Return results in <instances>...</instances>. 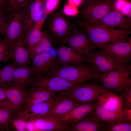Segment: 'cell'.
Segmentation results:
<instances>
[{
    "mask_svg": "<svg viewBox=\"0 0 131 131\" xmlns=\"http://www.w3.org/2000/svg\"><path fill=\"white\" fill-rule=\"evenodd\" d=\"M32 0H8L5 11L8 12L23 8Z\"/></svg>",
    "mask_w": 131,
    "mask_h": 131,
    "instance_id": "obj_32",
    "label": "cell"
},
{
    "mask_svg": "<svg viewBox=\"0 0 131 131\" xmlns=\"http://www.w3.org/2000/svg\"><path fill=\"white\" fill-rule=\"evenodd\" d=\"M54 96L42 87L32 86L28 90L26 107L47 100Z\"/></svg>",
    "mask_w": 131,
    "mask_h": 131,
    "instance_id": "obj_26",
    "label": "cell"
},
{
    "mask_svg": "<svg viewBox=\"0 0 131 131\" xmlns=\"http://www.w3.org/2000/svg\"><path fill=\"white\" fill-rule=\"evenodd\" d=\"M2 88L7 97L3 104V106L10 110L14 114L26 107L28 90L26 87L10 83Z\"/></svg>",
    "mask_w": 131,
    "mask_h": 131,
    "instance_id": "obj_6",
    "label": "cell"
},
{
    "mask_svg": "<svg viewBox=\"0 0 131 131\" xmlns=\"http://www.w3.org/2000/svg\"><path fill=\"white\" fill-rule=\"evenodd\" d=\"M120 96L122 100V108H131V84L125 88Z\"/></svg>",
    "mask_w": 131,
    "mask_h": 131,
    "instance_id": "obj_33",
    "label": "cell"
},
{
    "mask_svg": "<svg viewBox=\"0 0 131 131\" xmlns=\"http://www.w3.org/2000/svg\"><path fill=\"white\" fill-rule=\"evenodd\" d=\"M64 91L67 95L81 105L93 103L97 100L102 94L111 92L95 80L75 86Z\"/></svg>",
    "mask_w": 131,
    "mask_h": 131,
    "instance_id": "obj_4",
    "label": "cell"
},
{
    "mask_svg": "<svg viewBox=\"0 0 131 131\" xmlns=\"http://www.w3.org/2000/svg\"><path fill=\"white\" fill-rule=\"evenodd\" d=\"M34 73L31 66L16 67L13 73L10 83L26 87L32 85Z\"/></svg>",
    "mask_w": 131,
    "mask_h": 131,
    "instance_id": "obj_23",
    "label": "cell"
},
{
    "mask_svg": "<svg viewBox=\"0 0 131 131\" xmlns=\"http://www.w3.org/2000/svg\"><path fill=\"white\" fill-rule=\"evenodd\" d=\"M128 36L123 35L114 38L102 49L114 58L117 64L131 61V40Z\"/></svg>",
    "mask_w": 131,
    "mask_h": 131,
    "instance_id": "obj_9",
    "label": "cell"
},
{
    "mask_svg": "<svg viewBox=\"0 0 131 131\" xmlns=\"http://www.w3.org/2000/svg\"><path fill=\"white\" fill-rule=\"evenodd\" d=\"M5 130L4 129L0 127V131H4Z\"/></svg>",
    "mask_w": 131,
    "mask_h": 131,
    "instance_id": "obj_45",
    "label": "cell"
},
{
    "mask_svg": "<svg viewBox=\"0 0 131 131\" xmlns=\"http://www.w3.org/2000/svg\"><path fill=\"white\" fill-rule=\"evenodd\" d=\"M8 24L6 12L0 11V35L5 34Z\"/></svg>",
    "mask_w": 131,
    "mask_h": 131,
    "instance_id": "obj_36",
    "label": "cell"
},
{
    "mask_svg": "<svg viewBox=\"0 0 131 131\" xmlns=\"http://www.w3.org/2000/svg\"><path fill=\"white\" fill-rule=\"evenodd\" d=\"M1 40L0 39V40Z\"/></svg>",
    "mask_w": 131,
    "mask_h": 131,
    "instance_id": "obj_48",
    "label": "cell"
},
{
    "mask_svg": "<svg viewBox=\"0 0 131 131\" xmlns=\"http://www.w3.org/2000/svg\"><path fill=\"white\" fill-rule=\"evenodd\" d=\"M61 43L70 46L81 57H89L96 49L85 31L73 30Z\"/></svg>",
    "mask_w": 131,
    "mask_h": 131,
    "instance_id": "obj_7",
    "label": "cell"
},
{
    "mask_svg": "<svg viewBox=\"0 0 131 131\" xmlns=\"http://www.w3.org/2000/svg\"><path fill=\"white\" fill-rule=\"evenodd\" d=\"M97 100L102 107L107 111H116L122 108L120 97L111 92L102 94Z\"/></svg>",
    "mask_w": 131,
    "mask_h": 131,
    "instance_id": "obj_25",
    "label": "cell"
},
{
    "mask_svg": "<svg viewBox=\"0 0 131 131\" xmlns=\"http://www.w3.org/2000/svg\"><path fill=\"white\" fill-rule=\"evenodd\" d=\"M115 0H92L86 2L82 15L86 22L95 25L114 7Z\"/></svg>",
    "mask_w": 131,
    "mask_h": 131,
    "instance_id": "obj_8",
    "label": "cell"
},
{
    "mask_svg": "<svg viewBox=\"0 0 131 131\" xmlns=\"http://www.w3.org/2000/svg\"><path fill=\"white\" fill-rule=\"evenodd\" d=\"M83 1V0H68V3L77 7L82 4Z\"/></svg>",
    "mask_w": 131,
    "mask_h": 131,
    "instance_id": "obj_43",
    "label": "cell"
},
{
    "mask_svg": "<svg viewBox=\"0 0 131 131\" xmlns=\"http://www.w3.org/2000/svg\"><path fill=\"white\" fill-rule=\"evenodd\" d=\"M127 1L126 0H115L114 7L119 11L121 10Z\"/></svg>",
    "mask_w": 131,
    "mask_h": 131,
    "instance_id": "obj_38",
    "label": "cell"
},
{
    "mask_svg": "<svg viewBox=\"0 0 131 131\" xmlns=\"http://www.w3.org/2000/svg\"><path fill=\"white\" fill-rule=\"evenodd\" d=\"M0 53L7 55L12 58V49L5 38L0 40Z\"/></svg>",
    "mask_w": 131,
    "mask_h": 131,
    "instance_id": "obj_37",
    "label": "cell"
},
{
    "mask_svg": "<svg viewBox=\"0 0 131 131\" xmlns=\"http://www.w3.org/2000/svg\"><path fill=\"white\" fill-rule=\"evenodd\" d=\"M8 24L5 38L12 49L16 41L27 31L23 8L7 12Z\"/></svg>",
    "mask_w": 131,
    "mask_h": 131,
    "instance_id": "obj_5",
    "label": "cell"
},
{
    "mask_svg": "<svg viewBox=\"0 0 131 131\" xmlns=\"http://www.w3.org/2000/svg\"><path fill=\"white\" fill-rule=\"evenodd\" d=\"M125 122L131 123V108H124Z\"/></svg>",
    "mask_w": 131,
    "mask_h": 131,
    "instance_id": "obj_40",
    "label": "cell"
},
{
    "mask_svg": "<svg viewBox=\"0 0 131 131\" xmlns=\"http://www.w3.org/2000/svg\"><path fill=\"white\" fill-rule=\"evenodd\" d=\"M85 0L86 1V2H87V1H89L91 0Z\"/></svg>",
    "mask_w": 131,
    "mask_h": 131,
    "instance_id": "obj_46",
    "label": "cell"
},
{
    "mask_svg": "<svg viewBox=\"0 0 131 131\" xmlns=\"http://www.w3.org/2000/svg\"><path fill=\"white\" fill-rule=\"evenodd\" d=\"M53 41L47 33L43 32L42 36L38 43L30 52V58L32 59L36 55L48 52L52 47Z\"/></svg>",
    "mask_w": 131,
    "mask_h": 131,
    "instance_id": "obj_27",
    "label": "cell"
},
{
    "mask_svg": "<svg viewBox=\"0 0 131 131\" xmlns=\"http://www.w3.org/2000/svg\"><path fill=\"white\" fill-rule=\"evenodd\" d=\"M131 123L122 122L110 124L107 123L102 131H131Z\"/></svg>",
    "mask_w": 131,
    "mask_h": 131,
    "instance_id": "obj_31",
    "label": "cell"
},
{
    "mask_svg": "<svg viewBox=\"0 0 131 131\" xmlns=\"http://www.w3.org/2000/svg\"><path fill=\"white\" fill-rule=\"evenodd\" d=\"M25 36L22 37L15 42L12 48V58L17 67L27 66L31 63L29 51L24 43Z\"/></svg>",
    "mask_w": 131,
    "mask_h": 131,
    "instance_id": "obj_22",
    "label": "cell"
},
{
    "mask_svg": "<svg viewBox=\"0 0 131 131\" xmlns=\"http://www.w3.org/2000/svg\"><path fill=\"white\" fill-rule=\"evenodd\" d=\"M100 121L109 124L125 122L124 109L116 111H111L104 109L97 100L94 109L92 112Z\"/></svg>",
    "mask_w": 131,
    "mask_h": 131,
    "instance_id": "obj_21",
    "label": "cell"
},
{
    "mask_svg": "<svg viewBox=\"0 0 131 131\" xmlns=\"http://www.w3.org/2000/svg\"><path fill=\"white\" fill-rule=\"evenodd\" d=\"M131 2L130 1H127L124 6L121 10L123 13L127 15L130 13L131 11Z\"/></svg>",
    "mask_w": 131,
    "mask_h": 131,
    "instance_id": "obj_39",
    "label": "cell"
},
{
    "mask_svg": "<svg viewBox=\"0 0 131 131\" xmlns=\"http://www.w3.org/2000/svg\"><path fill=\"white\" fill-rule=\"evenodd\" d=\"M99 73L89 63L80 62L74 64L59 66L53 75L60 76L75 86L96 80Z\"/></svg>",
    "mask_w": 131,
    "mask_h": 131,
    "instance_id": "obj_2",
    "label": "cell"
},
{
    "mask_svg": "<svg viewBox=\"0 0 131 131\" xmlns=\"http://www.w3.org/2000/svg\"><path fill=\"white\" fill-rule=\"evenodd\" d=\"M31 64L34 71V76H52L59 66L57 56L48 52L35 56L31 59Z\"/></svg>",
    "mask_w": 131,
    "mask_h": 131,
    "instance_id": "obj_10",
    "label": "cell"
},
{
    "mask_svg": "<svg viewBox=\"0 0 131 131\" xmlns=\"http://www.w3.org/2000/svg\"><path fill=\"white\" fill-rule=\"evenodd\" d=\"M63 12L64 14L67 16H73L77 15L79 12V11L77 7L67 3L64 5Z\"/></svg>",
    "mask_w": 131,
    "mask_h": 131,
    "instance_id": "obj_35",
    "label": "cell"
},
{
    "mask_svg": "<svg viewBox=\"0 0 131 131\" xmlns=\"http://www.w3.org/2000/svg\"><path fill=\"white\" fill-rule=\"evenodd\" d=\"M57 93L54 106L42 117L53 118L63 115L81 105L67 95L64 91Z\"/></svg>",
    "mask_w": 131,
    "mask_h": 131,
    "instance_id": "obj_17",
    "label": "cell"
},
{
    "mask_svg": "<svg viewBox=\"0 0 131 131\" xmlns=\"http://www.w3.org/2000/svg\"><path fill=\"white\" fill-rule=\"evenodd\" d=\"M78 22L83 28L97 49H102L114 38L128 35L131 32L130 30L105 27L80 20Z\"/></svg>",
    "mask_w": 131,
    "mask_h": 131,
    "instance_id": "obj_3",
    "label": "cell"
},
{
    "mask_svg": "<svg viewBox=\"0 0 131 131\" xmlns=\"http://www.w3.org/2000/svg\"><path fill=\"white\" fill-rule=\"evenodd\" d=\"M35 126L40 131H62L63 125L57 120L51 118L44 117L36 120Z\"/></svg>",
    "mask_w": 131,
    "mask_h": 131,
    "instance_id": "obj_28",
    "label": "cell"
},
{
    "mask_svg": "<svg viewBox=\"0 0 131 131\" xmlns=\"http://www.w3.org/2000/svg\"><path fill=\"white\" fill-rule=\"evenodd\" d=\"M11 58L8 55L0 53V62H8Z\"/></svg>",
    "mask_w": 131,
    "mask_h": 131,
    "instance_id": "obj_42",
    "label": "cell"
},
{
    "mask_svg": "<svg viewBox=\"0 0 131 131\" xmlns=\"http://www.w3.org/2000/svg\"><path fill=\"white\" fill-rule=\"evenodd\" d=\"M61 0H45L43 14L47 17L58 7Z\"/></svg>",
    "mask_w": 131,
    "mask_h": 131,
    "instance_id": "obj_34",
    "label": "cell"
},
{
    "mask_svg": "<svg viewBox=\"0 0 131 131\" xmlns=\"http://www.w3.org/2000/svg\"><path fill=\"white\" fill-rule=\"evenodd\" d=\"M8 0H0V11H5Z\"/></svg>",
    "mask_w": 131,
    "mask_h": 131,
    "instance_id": "obj_44",
    "label": "cell"
},
{
    "mask_svg": "<svg viewBox=\"0 0 131 131\" xmlns=\"http://www.w3.org/2000/svg\"><path fill=\"white\" fill-rule=\"evenodd\" d=\"M97 101L91 103L81 105L63 115L52 118L63 125L78 122L93 112Z\"/></svg>",
    "mask_w": 131,
    "mask_h": 131,
    "instance_id": "obj_16",
    "label": "cell"
},
{
    "mask_svg": "<svg viewBox=\"0 0 131 131\" xmlns=\"http://www.w3.org/2000/svg\"><path fill=\"white\" fill-rule=\"evenodd\" d=\"M131 61L118 64L111 71L104 74L100 73L96 80L110 91L120 95L131 84Z\"/></svg>",
    "mask_w": 131,
    "mask_h": 131,
    "instance_id": "obj_1",
    "label": "cell"
},
{
    "mask_svg": "<svg viewBox=\"0 0 131 131\" xmlns=\"http://www.w3.org/2000/svg\"><path fill=\"white\" fill-rule=\"evenodd\" d=\"M7 97L5 91L0 87V103L3 105Z\"/></svg>",
    "mask_w": 131,
    "mask_h": 131,
    "instance_id": "obj_41",
    "label": "cell"
},
{
    "mask_svg": "<svg viewBox=\"0 0 131 131\" xmlns=\"http://www.w3.org/2000/svg\"><path fill=\"white\" fill-rule=\"evenodd\" d=\"M60 43V46L57 50V61L59 66L74 64L80 62L88 63V57L79 56L71 47Z\"/></svg>",
    "mask_w": 131,
    "mask_h": 131,
    "instance_id": "obj_20",
    "label": "cell"
},
{
    "mask_svg": "<svg viewBox=\"0 0 131 131\" xmlns=\"http://www.w3.org/2000/svg\"><path fill=\"white\" fill-rule=\"evenodd\" d=\"M112 28L129 30V22L124 17L122 13L114 8L95 25Z\"/></svg>",
    "mask_w": 131,
    "mask_h": 131,
    "instance_id": "obj_18",
    "label": "cell"
},
{
    "mask_svg": "<svg viewBox=\"0 0 131 131\" xmlns=\"http://www.w3.org/2000/svg\"><path fill=\"white\" fill-rule=\"evenodd\" d=\"M107 123L100 121L91 113L79 121L63 125L62 131H102Z\"/></svg>",
    "mask_w": 131,
    "mask_h": 131,
    "instance_id": "obj_15",
    "label": "cell"
},
{
    "mask_svg": "<svg viewBox=\"0 0 131 131\" xmlns=\"http://www.w3.org/2000/svg\"><path fill=\"white\" fill-rule=\"evenodd\" d=\"M14 113L3 106H0V127L5 130H9Z\"/></svg>",
    "mask_w": 131,
    "mask_h": 131,
    "instance_id": "obj_30",
    "label": "cell"
},
{
    "mask_svg": "<svg viewBox=\"0 0 131 131\" xmlns=\"http://www.w3.org/2000/svg\"><path fill=\"white\" fill-rule=\"evenodd\" d=\"M46 17L43 15L41 18L35 23L26 33L24 39L25 44L29 51L38 43L41 39L43 32L41 29Z\"/></svg>",
    "mask_w": 131,
    "mask_h": 131,
    "instance_id": "obj_24",
    "label": "cell"
},
{
    "mask_svg": "<svg viewBox=\"0 0 131 131\" xmlns=\"http://www.w3.org/2000/svg\"><path fill=\"white\" fill-rule=\"evenodd\" d=\"M88 58V63L102 74L111 71L118 65L115 58L103 49H96Z\"/></svg>",
    "mask_w": 131,
    "mask_h": 131,
    "instance_id": "obj_14",
    "label": "cell"
},
{
    "mask_svg": "<svg viewBox=\"0 0 131 131\" xmlns=\"http://www.w3.org/2000/svg\"><path fill=\"white\" fill-rule=\"evenodd\" d=\"M32 86L44 88L53 95L58 92L68 90L75 86L68 81L58 76L45 77L34 76Z\"/></svg>",
    "mask_w": 131,
    "mask_h": 131,
    "instance_id": "obj_13",
    "label": "cell"
},
{
    "mask_svg": "<svg viewBox=\"0 0 131 131\" xmlns=\"http://www.w3.org/2000/svg\"><path fill=\"white\" fill-rule=\"evenodd\" d=\"M3 106L0 103V106Z\"/></svg>",
    "mask_w": 131,
    "mask_h": 131,
    "instance_id": "obj_47",
    "label": "cell"
},
{
    "mask_svg": "<svg viewBox=\"0 0 131 131\" xmlns=\"http://www.w3.org/2000/svg\"><path fill=\"white\" fill-rule=\"evenodd\" d=\"M45 0H32L23 8L28 32L42 18L44 14Z\"/></svg>",
    "mask_w": 131,
    "mask_h": 131,
    "instance_id": "obj_19",
    "label": "cell"
},
{
    "mask_svg": "<svg viewBox=\"0 0 131 131\" xmlns=\"http://www.w3.org/2000/svg\"><path fill=\"white\" fill-rule=\"evenodd\" d=\"M55 96L45 101L32 105L14 114L16 120L24 122H34L43 117L54 106Z\"/></svg>",
    "mask_w": 131,
    "mask_h": 131,
    "instance_id": "obj_12",
    "label": "cell"
},
{
    "mask_svg": "<svg viewBox=\"0 0 131 131\" xmlns=\"http://www.w3.org/2000/svg\"><path fill=\"white\" fill-rule=\"evenodd\" d=\"M17 66L13 62L8 64L0 70V87H5L10 83Z\"/></svg>",
    "mask_w": 131,
    "mask_h": 131,
    "instance_id": "obj_29",
    "label": "cell"
},
{
    "mask_svg": "<svg viewBox=\"0 0 131 131\" xmlns=\"http://www.w3.org/2000/svg\"><path fill=\"white\" fill-rule=\"evenodd\" d=\"M48 23V32L53 42L61 43L73 30L69 21L63 14L57 13L51 16Z\"/></svg>",
    "mask_w": 131,
    "mask_h": 131,
    "instance_id": "obj_11",
    "label": "cell"
}]
</instances>
